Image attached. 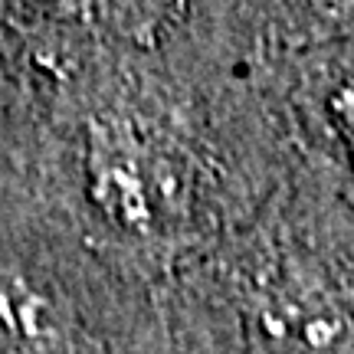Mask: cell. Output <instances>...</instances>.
<instances>
[{
    "label": "cell",
    "mask_w": 354,
    "mask_h": 354,
    "mask_svg": "<svg viewBox=\"0 0 354 354\" xmlns=\"http://www.w3.org/2000/svg\"><path fill=\"white\" fill-rule=\"evenodd\" d=\"M256 354H354V269L328 240L282 236L246 292Z\"/></svg>",
    "instance_id": "6da1fadb"
},
{
    "label": "cell",
    "mask_w": 354,
    "mask_h": 354,
    "mask_svg": "<svg viewBox=\"0 0 354 354\" xmlns=\"http://www.w3.org/2000/svg\"><path fill=\"white\" fill-rule=\"evenodd\" d=\"M305 105L312 122L328 138L331 154L354 177V53L331 56L322 76L308 82Z\"/></svg>",
    "instance_id": "3957f363"
},
{
    "label": "cell",
    "mask_w": 354,
    "mask_h": 354,
    "mask_svg": "<svg viewBox=\"0 0 354 354\" xmlns=\"http://www.w3.org/2000/svg\"><path fill=\"white\" fill-rule=\"evenodd\" d=\"M88 197L115 227L151 233L158 220V177L154 158L135 131L112 122H95L86 145Z\"/></svg>",
    "instance_id": "7a4b0ae2"
},
{
    "label": "cell",
    "mask_w": 354,
    "mask_h": 354,
    "mask_svg": "<svg viewBox=\"0 0 354 354\" xmlns=\"http://www.w3.org/2000/svg\"><path fill=\"white\" fill-rule=\"evenodd\" d=\"M0 335L20 354H66L50 299L20 279L0 286Z\"/></svg>",
    "instance_id": "277c9868"
}]
</instances>
